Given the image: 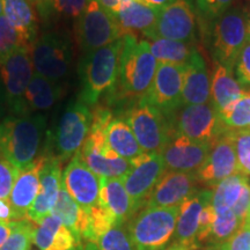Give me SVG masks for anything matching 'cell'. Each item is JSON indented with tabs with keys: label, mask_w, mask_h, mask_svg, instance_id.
<instances>
[{
	"label": "cell",
	"mask_w": 250,
	"mask_h": 250,
	"mask_svg": "<svg viewBox=\"0 0 250 250\" xmlns=\"http://www.w3.org/2000/svg\"><path fill=\"white\" fill-rule=\"evenodd\" d=\"M33 243L41 250H83V246L52 213L35 225Z\"/></svg>",
	"instance_id": "cell-25"
},
{
	"label": "cell",
	"mask_w": 250,
	"mask_h": 250,
	"mask_svg": "<svg viewBox=\"0 0 250 250\" xmlns=\"http://www.w3.org/2000/svg\"><path fill=\"white\" fill-rule=\"evenodd\" d=\"M206 103H211V81L204 58L196 49L189 62L184 65L182 105Z\"/></svg>",
	"instance_id": "cell-24"
},
{
	"label": "cell",
	"mask_w": 250,
	"mask_h": 250,
	"mask_svg": "<svg viewBox=\"0 0 250 250\" xmlns=\"http://www.w3.org/2000/svg\"><path fill=\"white\" fill-rule=\"evenodd\" d=\"M77 42L83 55L110 44L123 37L116 18L96 0H89L76 26Z\"/></svg>",
	"instance_id": "cell-10"
},
{
	"label": "cell",
	"mask_w": 250,
	"mask_h": 250,
	"mask_svg": "<svg viewBox=\"0 0 250 250\" xmlns=\"http://www.w3.org/2000/svg\"><path fill=\"white\" fill-rule=\"evenodd\" d=\"M14 226H15V221L9 224L0 223V247L2 246V243L8 239V236L11 235L12 232H13Z\"/></svg>",
	"instance_id": "cell-48"
},
{
	"label": "cell",
	"mask_w": 250,
	"mask_h": 250,
	"mask_svg": "<svg viewBox=\"0 0 250 250\" xmlns=\"http://www.w3.org/2000/svg\"><path fill=\"white\" fill-rule=\"evenodd\" d=\"M232 210L241 223L245 225V221L247 217H248L249 210H250V184L249 181L246 182L243 186L241 193H240L239 199H237L235 204L232 208Z\"/></svg>",
	"instance_id": "cell-44"
},
{
	"label": "cell",
	"mask_w": 250,
	"mask_h": 250,
	"mask_svg": "<svg viewBox=\"0 0 250 250\" xmlns=\"http://www.w3.org/2000/svg\"><path fill=\"white\" fill-rule=\"evenodd\" d=\"M101 179L100 203H102L115 219V226L126 225L137 213L122 179Z\"/></svg>",
	"instance_id": "cell-26"
},
{
	"label": "cell",
	"mask_w": 250,
	"mask_h": 250,
	"mask_svg": "<svg viewBox=\"0 0 250 250\" xmlns=\"http://www.w3.org/2000/svg\"><path fill=\"white\" fill-rule=\"evenodd\" d=\"M142 1L147 4L148 6H152V7L161 9L166 7V6L170 5L171 2L175 1V0H142Z\"/></svg>",
	"instance_id": "cell-49"
},
{
	"label": "cell",
	"mask_w": 250,
	"mask_h": 250,
	"mask_svg": "<svg viewBox=\"0 0 250 250\" xmlns=\"http://www.w3.org/2000/svg\"><path fill=\"white\" fill-rule=\"evenodd\" d=\"M229 136L235 148L239 173L250 176V130H232Z\"/></svg>",
	"instance_id": "cell-39"
},
{
	"label": "cell",
	"mask_w": 250,
	"mask_h": 250,
	"mask_svg": "<svg viewBox=\"0 0 250 250\" xmlns=\"http://www.w3.org/2000/svg\"><path fill=\"white\" fill-rule=\"evenodd\" d=\"M197 250H224L223 246H208V247H202V248Z\"/></svg>",
	"instance_id": "cell-52"
},
{
	"label": "cell",
	"mask_w": 250,
	"mask_h": 250,
	"mask_svg": "<svg viewBox=\"0 0 250 250\" xmlns=\"http://www.w3.org/2000/svg\"><path fill=\"white\" fill-rule=\"evenodd\" d=\"M249 31H250V14H249Z\"/></svg>",
	"instance_id": "cell-55"
},
{
	"label": "cell",
	"mask_w": 250,
	"mask_h": 250,
	"mask_svg": "<svg viewBox=\"0 0 250 250\" xmlns=\"http://www.w3.org/2000/svg\"><path fill=\"white\" fill-rule=\"evenodd\" d=\"M34 228L35 225L28 219L15 221L13 232L2 243L0 250H29L33 245Z\"/></svg>",
	"instance_id": "cell-38"
},
{
	"label": "cell",
	"mask_w": 250,
	"mask_h": 250,
	"mask_svg": "<svg viewBox=\"0 0 250 250\" xmlns=\"http://www.w3.org/2000/svg\"><path fill=\"white\" fill-rule=\"evenodd\" d=\"M147 42L152 55L158 62H165V64L186 65L196 51L192 43L180 42V41L156 37L153 40H147Z\"/></svg>",
	"instance_id": "cell-32"
},
{
	"label": "cell",
	"mask_w": 250,
	"mask_h": 250,
	"mask_svg": "<svg viewBox=\"0 0 250 250\" xmlns=\"http://www.w3.org/2000/svg\"><path fill=\"white\" fill-rule=\"evenodd\" d=\"M17 221L15 214L8 199H0V223L9 224Z\"/></svg>",
	"instance_id": "cell-46"
},
{
	"label": "cell",
	"mask_w": 250,
	"mask_h": 250,
	"mask_svg": "<svg viewBox=\"0 0 250 250\" xmlns=\"http://www.w3.org/2000/svg\"><path fill=\"white\" fill-rule=\"evenodd\" d=\"M45 159V153H41L33 164L20 170L15 180L8 201L13 208L17 221L27 219L28 211L35 202L40 190V174Z\"/></svg>",
	"instance_id": "cell-21"
},
{
	"label": "cell",
	"mask_w": 250,
	"mask_h": 250,
	"mask_svg": "<svg viewBox=\"0 0 250 250\" xmlns=\"http://www.w3.org/2000/svg\"><path fill=\"white\" fill-rule=\"evenodd\" d=\"M196 26V14L190 0H175L160 9L151 40L160 37L192 43L195 41Z\"/></svg>",
	"instance_id": "cell-15"
},
{
	"label": "cell",
	"mask_w": 250,
	"mask_h": 250,
	"mask_svg": "<svg viewBox=\"0 0 250 250\" xmlns=\"http://www.w3.org/2000/svg\"><path fill=\"white\" fill-rule=\"evenodd\" d=\"M248 127H249V129H248V130H250V123H249V126H248Z\"/></svg>",
	"instance_id": "cell-56"
},
{
	"label": "cell",
	"mask_w": 250,
	"mask_h": 250,
	"mask_svg": "<svg viewBox=\"0 0 250 250\" xmlns=\"http://www.w3.org/2000/svg\"><path fill=\"white\" fill-rule=\"evenodd\" d=\"M93 122V110L80 100L68 103L51 133L45 154L57 156L62 162L71 160L88 137Z\"/></svg>",
	"instance_id": "cell-6"
},
{
	"label": "cell",
	"mask_w": 250,
	"mask_h": 250,
	"mask_svg": "<svg viewBox=\"0 0 250 250\" xmlns=\"http://www.w3.org/2000/svg\"><path fill=\"white\" fill-rule=\"evenodd\" d=\"M184 65L158 62L154 79L144 99L167 117L182 108Z\"/></svg>",
	"instance_id": "cell-14"
},
{
	"label": "cell",
	"mask_w": 250,
	"mask_h": 250,
	"mask_svg": "<svg viewBox=\"0 0 250 250\" xmlns=\"http://www.w3.org/2000/svg\"><path fill=\"white\" fill-rule=\"evenodd\" d=\"M89 0H51L45 15H57L64 19H79L88 5Z\"/></svg>",
	"instance_id": "cell-40"
},
{
	"label": "cell",
	"mask_w": 250,
	"mask_h": 250,
	"mask_svg": "<svg viewBox=\"0 0 250 250\" xmlns=\"http://www.w3.org/2000/svg\"><path fill=\"white\" fill-rule=\"evenodd\" d=\"M199 248H196V247H190L187 245H182V243H177V242H173L169 247L164 250H197Z\"/></svg>",
	"instance_id": "cell-51"
},
{
	"label": "cell",
	"mask_w": 250,
	"mask_h": 250,
	"mask_svg": "<svg viewBox=\"0 0 250 250\" xmlns=\"http://www.w3.org/2000/svg\"><path fill=\"white\" fill-rule=\"evenodd\" d=\"M20 48H31L4 15H0V65Z\"/></svg>",
	"instance_id": "cell-37"
},
{
	"label": "cell",
	"mask_w": 250,
	"mask_h": 250,
	"mask_svg": "<svg viewBox=\"0 0 250 250\" xmlns=\"http://www.w3.org/2000/svg\"><path fill=\"white\" fill-rule=\"evenodd\" d=\"M103 8L107 9L109 13L115 15L120 11L123 4H125L129 0H96Z\"/></svg>",
	"instance_id": "cell-47"
},
{
	"label": "cell",
	"mask_w": 250,
	"mask_h": 250,
	"mask_svg": "<svg viewBox=\"0 0 250 250\" xmlns=\"http://www.w3.org/2000/svg\"><path fill=\"white\" fill-rule=\"evenodd\" d=\"M234 174H239V168L233 140L227 131L212 143L208 158L195 176L198 183L214 188Z\"/></svg>",
	"instance_id": "cell-16"
},
{
	"label": "cell",
	"mask_w": 250,
	"mask_h": 250,
	"mask_svg": "<svg viewBox=\"0 0 250 250\" xmlns=\"http://www.w3.org/2000/svg\"><path fill=\"white\" fill-rule=\"evenodd\" d=\"M166 171L160 153H143L131 160V169L123 183L137 212L145 208L152 190Z\"/></svg>",
	"instance_id": "cell-13"
},
{
	"label": "cell",
	"mask_w": 250,
	"mask_h": 250,
	"mask_svg": "<svg viewBox=\"0 0 250 250\" xmlns=\"http://www.w3.org/2000/svg\"><path fill=\"white\" fill-rule=\"evenodd\" d=\"M224 250H250V227L243 226L227 243L223 245Z\"/></svg>",
	"instance_id": "cell-45"
},
{
	"label": "cell",
	"mask_w": 250,
	"mask_h": 250,
	"mask_svg": "<svg viewBox=\"0 0 250 250\" xmlns=\"http://www.w3.org/2000/svg\"><path fill=\"white\" fill-rule=\"evenodd\" d=\"M46 159L40 174V190L35 202L28 211L27 219L37 225L51 214L62 186V162L57 156L45 154Z\"/></svg>",
	"instance_id": "cell-19"
},
{
	"label": "cell",
	"mask_w": 250,
	"mask_h": 250,
	"mask_svg": "<svg viewBox=\"0 0 250 250\" xmlns=\"http://www.w3.org/2000/svg\"><path fill=\"white\" fill-rule=\"evenodd\" d=\"M83 250H137L126 225L114 226L102 234L98 240L83 245Z\"/></svg>",
	"instance_id": "cell-35"
},
{
	"label": "cell",
	"mask_w": 250,
	"mask_h": 250,
	"mask_svg": "<svg viewBox=\"0 0 250 250\" xmlns=\"http://www.w3.org/2000/svg\"><path fill=\"white\" fill-rule=\"evenodd\" d=\"M104 133L109 147L122 158L131 161L144 153L124 118L112 117Z\"/></svg>",
	"instance_id": "cell-31"
},
{
	"label": "cell",
	"mask_w": 250,
	"mask_h": 250,
	"mask_svg": "<svg viewBox=\"0 0 250 250\" xmlns=\"http://www.w3.org/2000/svg\"><path fill=\"white\" fill-rule=\"evenodd\" d=\"M243 226H248V227H250V214L248 215V217H247L246 221H245V225H243Z\"/></svg>",
	"instance_id": "cell-53"
},
{
	"label": "cell",
	"mask_w": 250,
	"mask_h": 250,
	"mask_svg": "<svg viewBox=\"0 0 250 250\" xmlns=\"http://www.w3.org/2000/svg\"><path fill=\"white\" fill-rule=\"evenodd\" d=\"M2 14V4H1V0H0V15Z\"/></svg>",
	"instance_id": "cell-54"
},
{
	"label": "cell",
	"mask_w": 250,
	"mask_h": 250,
	"mask_svg": "<svg viewBox=\"0 0 250 250\" xmlns=\"http://www.w3.org/2000/svg\"><path fill=\"white\" fill-rule=\"evenodd\" d=\"M179 208L145 206L127 221L137 250H164L174 239Z\"/></svg>",
	"instance_id": "cell-5"
},
{
	"label": "cell",
	"mask_w": 250,
	"mask_h": 250,
	"mask_svg": "<svg viewBox=\"0 0 250 250\" xmlns=\"http://www.w3.org/2000/svg\"><path fill=\"white\" fill-rule=\"evenodd\" d=\"M156 67L158 61L152 55L147 40L124 36L116 85L118 96L138 100L144 98L152 85Z\"/></svg>",
	"instance_id": "cell-3"
},
{
	"label": "cell",
	"mask_w": 250,
	"mask_h": 250,
	"mask_svg": "<svg viewBox=\"0 0 250 250\" xmlns=\"http://www.w3.org/2000/svg\"><path fill=\"white\" fill-rule=\"evenodd\" d=\"M123 118L129 124L144 153L161 154L175 134L169 117L144 99L138 100L125 112Z\"/></svg>",
	"instance_id": "cell-8"
},
{
	"label": "cell",
	"mask_w": 250,
	"mask_h": 250,
	"mask_svg": "<svg viewBox=\"0 0 250 250\" xmlns=\"http://www.w3.org/2000/svg\"><path fill=\"white\" fill-rule=\"evenodd\" d=\"M20 170L0 156V199H8Z\"/></svg>",
	"instance_id": "cell-41"
},
{
	"label": "cell",
	"mask_w": 250,
	"mask_h": 250,
	"mask_svg": "<svg viewBox=\"0 0 250 250\" xmlns=\"http://www.w3.org/2000/svg\"><path fill=\"white\" fill-rule=\"evenodd\" d=\"M245 93L241 83L234 78L232 68L215 62L211 79V103L215 110H226Z\"/></svg>",
	"instance_id": "cell-27"
},
{
	"label": "cell",
	"mask_w": 250,
	"mask_h": 250,
	"mask_svg": "<svg viewBox=\"0 0 250 250\" xmlns=\"http://www.w3.org/2000/svg\"><path fill=\"white\" fill-rule=\"evenodd\" d=\"M2 15L7 19L27 44L31 46L37 39V15L30 0H1Z\"/></svg>",
	"instance_id": "cell-28"
},
{
	"label": "cell",
	"mask_w": 250,
	"mask_h": 250,
	"mask_svg": "<svg viewBox=\"0 0 250 250\" xmlns=\"http://www.w3.org/2000/svg\"><path fill=\"white\" fill-rule=\"evenodd\" d=\"M215 218L208 240V246H223L237 233L243 224L237 219L232 208H214Z\"/></svg>",
	"instance_id": "cell-33"
},
{
	"label": "cell",
	"mask_w": 250,
	"mask_h": 250,
	"mask_svg": "<svg viewBox=\"0 0 250 250\" xmlns=\"http://www.w3.org/2000/svg\"><path fill=\"white\" fill-rule=\"evenodd\" d=\"M246 182H248V177L240 173L234 174L232 176L221 181L212 190V206L214 208H232L239 199V196Z\"/></svg>",
	"instance_id": "cell-34"
},
{
	"label": "cell",
	"mask_w": 250,
	"mask_h": 250,
	"mask_svg": "<svg viewBox=\"0 0 250 250\" xmlns=\"http://www.w3.org/2000/svg\"><path fill=\"white\" fill-rule=\"evenodd\" d=\"M34 73L64 83L71 72L73 51L68 37L58 31H48L37 36L30 48Z\"/></svg>",
	"instance_id": "cell-7"
},
{
	"label": "cell",
	"mask_w": 250,
	"mask_h": 250,
	"mask_svg": "<svg viewBox=\"0 0 250 250\" xmlns=\"http://www.w3.org/2000/svg\"><path fill=\"white\" fill-rule=\"evenodd\" d=\"M197 183L192 173L165 171L152 190L145 206L179 208L186 199L197 192Z\"/></svg>",
	"instance_id": "cell-20"
},
{
	"label": "cell",
	"mask_w": 250,
	"mask_h": 250,
	"mask_svg": "<svg viewBox=\"0 0 250 250\" xmlns=\"http://www.w3.org/2000/svg\"><path fill=\"white\" fill-rule=\"evenodd\" d=\"M249 14L242 8H229L214 19L212 49L217 62L232 68L250 39Z\"/></svg>",
	"instance_id": "cell-9"
},
{
	"label": "cell",
	"mask_w": 250,
	"mask_h": 250,
	"mask_svg": "<svg viewBox=\"0 0 250 250\" xmlns=\"http://www.w3.org/2000/svg\"><path fill=\"white\" fill-rule=\"evenodd\" d=\"M235 66L237 81L243 85L250 86V39L240 52Z\"/></svg>",
	"instance_id": "cell-43"
},
{
	"label": "cell",
	"mask_w": 250,
	"mask_h": 250,
	"mask_svg": "<svg viewBox=\"0 0 250 250\" xmlns=\"http://www.w3.org/2000/svg\"><path fill=\"white\" fill-rule=\"evenodd\" d=\"M30 1L39 7L41 13H42L43 15H45L46 11H48V8H49L50 2H51V0H30Z\"/></svg>",
	"instance_id": "cell-50"
},
{
	"label": "cell",
	"mask_w": 250,
	"mask_h": 250,
	"mask_svg": "<svg viewBox=\"0 0 250 250\" xmlns=\"http://www.w3.org/2000/svg\"><path fill=\"white\" fill-rule=\"evenodd\" d=\"M123 44L124 37H122L81 58L78 100L88 107L95 105L102 95L116 88Z\"/></svg>",
	"instance_id": "cell-2"
},
{
	"label": "cell",
	"mask_w": 250,
	"mask_h": 250,
	"mask_svg": "<svg viewBox=\"0 0 250 250\" xmlns=\"http://www.w3.org/2000/svg\"><path fill=\"white\" fill-rule=\"evenodd\" d=\"M45 129L46 116L40 112L5 118L0 123V156L23 170L40 155Z\"/></svg>",
	"instance_id": "cell-1"
},
{
	"label": "cell",
	"mask_w": 250,
	"mask_h": 250,
	"mask_svg": "<svg viewBox=\"0 0 250 250\" xmlns=\"http://www.w3.org/2000/svg\"><path fill=\"white\" fill-rule=\"evenodd\" d=\"M211 145L212 143L196 142L175 133L161 152L166 169L195 174L205 162Z\"/></svg>",
	"instance_id": "cell-18"
},
{
	"label": "cell",
	"mask_w": 250,
	"mask_h": 250,
	"mask_svg": "<svg viewBox=\"0 0 250 250\" xmlns=\"http://www.w3.org/2000/svg\"><path fill=\"white\" fill-rule=\"evenodd\" d=\"M64 95V83H55L34 73L26 92L28 111L49 110Z\"/></svg>",
	"instance_id": "cell-29"
},
{
	"label": "cell",
	"mask_w": 250,
	"mask_h": 250,
	"mask_svg": "<svg viewBox=\"0 0 250 250\" xmlns=\"http://www.w3.org/2000/svg\"><path fill=\"white\" fill-rule=\"evenodd\" d=\"M111 118L112 114L108 109L100 107L94 109L89 134L78 154L99 177L123 179L131 169V161L116 154L108 146L104 132Z\"/></svg>",
	"instance_id": "cell-4"
},
{
	"label": "cell",
	"mask_w": 250,
	"mask_h": 250,
	"mask_svg": "<svg viewBox=\"0 0 250 250\" xmlns=\"http://www.w3.org/2000/svg\"><path fill=\"white\" fill-rule=\"evenodd\" d=\"M51 213L59 218V220L73 234L77 241L83 246V237L87 227V212L83 210L80 205L72 198L62 183Z\"/></svg>",
	"instance_id": "cell-30"
},
{
	"label": "cell",
	"mask_w": 250,
	"mask_h": 250,
	"mask_svg": "<svg viewBox=\"0 0 250 250\" xmlns=\"http://www.w3.org/2000/svg\"><path fill=\"white\" fill-rule=\"evenodd\" d=\"M62 183L83 210L88 211L99 204L101 179L87 167L78 153L62 169Z\"/></svg>",
	"instance_id": "cell-17"
},
{
	"label": "cell",
	"mask_w": 250,
	"mask_h": 250,
	"mask_svg": "<svg viewBox=\"0 0 250 250\" xmlns=\"http://www.w3.org/2000/svg\"><path fill=\"white\" fill-rule=\"evenodd\" d=\"M196 2L204 17L217 19L230 8L234 0H196Z\"/></svg>",
	"instance_id": "cell-42"
},
{
	"label": "cell",
	"mask_w": 250,
	"mask_h": 250,
	"mask_svg": "<svg viewBox=\"0 0 250 250\" xmlns=\"http://www.w3.org/2000/svg\"><path fill=\"white\" fill-rule=\"evenodd\" d=\"M219 116L229 131L247 129L250 123V92H246L229 108L219 112Z\"/></svg>",
	"instance_id": "cell-36"
},
{
	"label": "cell",
	"mask_w": 250,
	"mask_h": 250,
	"mask_svg": "<svg viewBox=\"0 0 250 250\" xmlns=\"http://www.w3.org/2000/svg\"><path fill=\"white\" fill-rule=\"evenodd\" d=\"M169 120L175 133L196 142L213 143L218 137L229 131L212 103L186 105L176 118L169 117Z\"/></svg>",
	"instance_id": "cell-12"
},
{
	"label": "cell",
	"mask_w": 250,
	"mask_h": 250,
	"mask_svg": "<svg viewBox=\"0 0 250 250\" xmlns=\"http://www.w3.org/2000/svg\"><path fill=\"white\" fill-rule=\"evenodd\" d=\"M34 74L30 48H20L0 65V76L4 83L6 101L12 114H30L26 104V92Z\"/></svg>",
	"instance_id": "cell-11"
},
{
	"label": "cell",
	"mask_w": 250,
	"mask_h": 250,
	"mask_svg": "<svg viewBox=\"0 0 250 250\" xmlns=\"http://www.w3.org/2000/svg\"><path fill=\"white\" fill-rule=\"evenodd\" d=\"M211 199L212 190H197V192L190 196L179 206V215H177L176 228H175L174 242L201 248L196 242L199 226V217H201L203 208L208 203H211Z\"/></svg>",
	"instance_id": "cell-23"
},
{
	"label": "cell",
	"mask_w": 250,
	"mask_h": 250,
	"mask_svg": "<svg viewBox=\"0 0 250 250\" xmlns=\"http://www.w3.org/2000/svg\"><path fill=\"white\" fill-rule=\"evenodd\" d=\"M159 12L160 9L148 6L142 0H129L114 17L116 18L123 37L134 36L138 39V35H143L151 40Z\"/></svg>",
	"instance_id": "cell-22"
}]
</instances>
